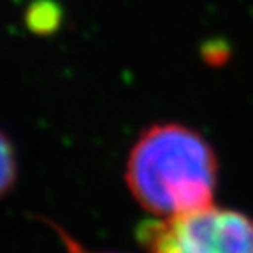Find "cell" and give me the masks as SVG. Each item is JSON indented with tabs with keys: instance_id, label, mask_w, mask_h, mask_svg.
Instances as JSON below:
<instances>
[{
	"instance_id": "cell-1",
	"label": "cell",
	"mask_w": 253,
	"mask_h": 253,
	"mask_svg": "<svg viewBox=\"0 0 253 253\" xmlns=\"http://www.w3.org/2000/svg\"><path fill=\"white\" fill-rule=\"evenodd\" d=\"M216 181L214 150L199 132L181 123L146 128L126 158V188L157 218L213 206Z\"/></svg>"
},
{
	"instance_id": "cell-2",
	"label": "cell",
	"mask_w": 253,
	"mask_h": 253,
	"mask_svg": "<svg viewBox=\"0 0 253 253\" xmlns=\"http://www.w3.org/2000/svg\"><path fill=\"white\" fill-rule=\"evenodd\" d=\"M139 243L148 253H253V218L213 204L144 221Z\"/></svg>"
},
{
	"instance_id": "cell-3",
	"label": "cell",
	"mask_w": 253,
	"mask_h": 253,
	"mask_svg": "<svg viewBox=\"0 0 253 253\" xmlns=\"http://www.w3.org/2000/svg\"><path fill=\"white\" fill-rule=\"evenodd\" d=\"M16 174H18V166H16V151L12 146L11 139L7 135H2V192L7 194L9 188L16 183Z\"/></svg>"
},
{
	"instance_id": "cell-4",
	"label": "cell",
	"mask_w": 253,
	"mask_h": 253,
	"mask_svg": "<svg viewBox=\"0 0 253 253\" xmlns=\"http://www.w3.org/2000/svg\"><path fill=\"white\" fill-rule=\"evenodd\" d=\"M55 229H56V232L60 234V237H62L63 245H65V248H67V253H93V252H88V250H84L83 246H79L78 243H76L72 237H69L62 229H58V227H55Z\"/></svg>"
}]
</instances>
